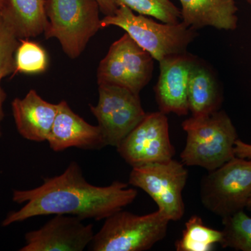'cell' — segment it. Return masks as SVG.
Here are the masks:
<instances>
[{
    "instance_id": "obj_1",
    "label": "cell",
    "mask_w": 251,
    "mask_h": 251,
    "mask_svg": "<svg viewBox=\"0 0 251 251\" xmlns=\"http://www.w3.org/2000/svg\"><path fill=\"white\" fill-rule=\"evenodd\" d=\"M137 196L136 189L122 181H115L107 186L90 184L80 166L73 161L62 174L46 178L38 187L14 190L13 201L24 205L10 212L1 226L7 227L35 216L57 214L100 221L129 205Z\"/></svg>"
},
{
    "instance_id": "obj_2",
    "label": "cell",
    "mask_w": 251,
    "mask_h": 251,
    "mask_svg": "<svg viewBox=\"0 0 251 251\" xmlns=\"http://www.w3.org/2000/svg\"><path fill=\"white\" fill-rule=\"evenodd\" d=\"M187 134L181 163L214 171L235 156L237 130L224 110L204 117H191L181 124Z\"/></svg>"
},
{
    "instance_id": "obj_3",
    "label": "cell",
    "mask_w": 251,
    "mask_h": 251,
    "mask_svg": "<svg viewBox=\"0 0 251 251\" xmlns=\"http://www.w3.org/2000/svg\"><path fill=\"white\" fill-rule=\"evenodd\" d=\"M100 25L102 28H121L158 62L187 52L188 46L198 35L196 30L181 21L176 24L157 23L148 16L135 14L125 5H119L112 16H105Z\"/></svg>"
},
{
    "instance_id": "obj_4",
    "label": "cell",
    "mask_w": 251,
    "mask_h": 251,
    "mask_svg": "<svg viewBox=\"0 0 251 251\" xmlns=\"http://www.w3.org/2000/svg\"><path fill=\"white\" fill-rule=\"evenodd\" d=\"M169 219L157 210L137 215L120 210L105 219L90 244L94 251H145L166 237Z\"/></svg>"
},
{
    "instance_id": "obj_5",
    "label": "cell",
    "mask_w": 251,
    "mask_h": 251,
    "mask_svg": "<svg viewBox=\"0 0 251 251\" xmlns=\"http://www.w3.org/2000/svg\"><path fill=\"white\" fill-rule=\"evenodd\" d=\"M100 11L97 0H46V39L55 38L68 57L77 58L102 29Z\"/></svg>"
},
{
    "instance_id": "obj_6",
    "label": "cell",
    "mask_w": 251,
    "mask_h": 251,
    "mask_svg": "<svg viewBox=\"0 0 251 251\" xmlns=\"http://www.w3.org/2000/svg\"><path fill=\"white\" fill-rule=\"evenodd\" d=\"M200 195L203 206L222 219L244 211L251 196V159L234 156L208 172Z\"/></svg>"
},
{
    "instance_id": "obj_7",
    "label": "cell",
    "mask_w": 251,
    "mask_h": 251,
    "mask_svg": "<svg viewBox=\"0 0 251 251\" xmlns=\"http://www.w3.org/2000/svg\"><path fill=\"white\" fill-rule=\"evenodd\" d=\"M188 173L181 162L169 161L133 167L128 184L139 188L152 198L158 210L171 221L182 219L185 204L182 193Z\"/></svg>"
},
{
    "instance_id": "obj_8",
    "label": "cell",
    "mask_w": 251,
    "mask_h": 251,
    "mask_svg": "<svg viewBox=\"0 0 251 251\" xmlns=\"http://www.w3.org/2000/svg\"><path fill=\"white\" fill-rule=\"evenodd\" d=\"M153 57L127 33L110 46L99 64V85L120 86L140 94L152 77Z\"/></svg>"
},
{
    "instance_id": "obj_9",
    "label": "cell",
    "mask_w": 251,
    "mask_h": 251,
    "mask_svg": "<svg viewBox=\"0 0 251 251\" xmlns=\"http://www.w3.org/2000/svg\"><path fill=\"white\" fill-rule=\"evenodd\" d=\"M107 146L117 148L146 115L140 94L110 85H99V101L90 105Z\"/></svg>"
},
{
    "instance_id": "obj_10",
    "label": "cell",
    "mask_w": 251,
    "mask_h": 251,
    "mask_svg": "<svg viewBox=\"0 0 251 251\" xmlns=\"http://www.w3.org/2000/svg\"><path fill=\"white\" fill-rule=\"evenodd\" d=\"M117 150L132 168L173 159L175 149L170 138L166 114L160 111L147 113Z\"/></svg>"
},
{
    "instance_id": "obj_11",
    "label": "cell",
    "mask_w": 251,
    "mask_h": 251,
    "mask_svg": "<svg viewBox=\"0 0 251 251\" xmlns=\"http://www.w3.org/2000/svg\"><path fill=\"white\" fill-rule=\"evenodd\" d=\"M74 216L57 214L40 229L25 234L21 251H82L94 237L93 226Z\"/></svg>"
},
{
    "instance_id": "obj_12",
    "label": "cell",
    "mask_w": 251,
    "mask_h": 251,
    "mask_svg": "<svg viewBox=\"0 0 251 251\" xmlns=\"http://www.w3.org/2000/svg\"><path fill=\"white\" fill-rule=\"evenodd\" d=\"M196 60L195 56L186 52L159 62L160 75L154 92L160 112L178 116L188 115V82Z\"/></svg>"
},
{
    "instance_id": "obj_13",
    "label": "cell",
    "mask_w": 251,
    "mask_h": 251,
    "mask_svg": "<svg viewBox=\"0 0 251 251\" xmlns=\"http://www.w3.org/2000/svg\"><path fill=\"white\" fill-rule=\"evenodd\" d=\"M57 104V115L47 140L53 151L71 148L100 150L107 146L99 126L87 123L73 111L65 100Z\"/></svg>"
},
{
    "instance_id": "obj_14",
    "label": "cell",
    "mask_w": 251,
    "mask_h": 251,
    "mask_svg": "<svg viewBox=\"0 0 251 251\" xmlns=\"http://www.w3.org/2000/svg\"><path fill=\"white\" fill-rule=\"evenodd\" d=\"M11 108L16 128L23 138L36 143L47 141L58 104L46 101L31 90L24 98L14 99Z\"/></svg>"
},
{
    "instance_id": "obj_15",
    "label": "cell",
    "mask_w": 251,
    "mask_h": 251,
    "mask_svg": "<svg viewBox=\"0 0 251 251\" xmlns=\"http://www.w3.org/2000/svg\"><path fill=\"white\" fill-rule=\"evenodd\" d=\"M181 21L195 30L213 27L220 30H235L238 8L234 0H179Z\"/></svg>"
},
{
    "instance_id": "obj_16",
    "label": "cell",
    "mask_w": 251,
    "mask_h": 251,
    "mask_svg": "<svg viewBox=\"0 0 251 251\" xmlns=\"http://www.w3.org/2000/svg\"><path fill=\"white\" fill-rule=\"evenodd\" d=\"M222 103V92L212 72L196 60L188 87V109L192 117L210 115L219 111Z\"/></svg>"
},
{
    "instance_id": "obj_17",
    "label": "cell",
    "mask_w": 251,
    "mask_h": 251,
    "mask_svg": "<svg viewBox=\"0 0 251 251\" xmlns=\"http://www.w3.org/2000/svg\"><path fill=\"white\" fill-rule=\"evenodd\" d=\"M0 14L11 23L20 39L41 35L49 26L46 0H7Z\"/></svg>"
},
{
    "instance_id": "obj_18",
    "label": "cell",
    "mask_w": 251,
    "mask_h": 251,
    "mask_svg": "<svg viewBox=\"0 0 251 251\" xmlns=\"http://www.w3.org/2000/svg\"><path fill=\"white\" fill-rule=\"evenodd\" d=\"M222 231L205 226L200 216H191L185 224L182 235L175 243L177 251H211L216 244H221Z\"/></svg>"
},
{
    "instance_id": "obj_19",
    "label": "cell",
    "mask_w": 251,
    "mask_h": 251,
    "mask_svg": "<svg viewBox=\"0 0 251 251\" xmlns=\"http://www.w3.org/2000/svg\"><path fill=\"white\" fill-rule=\"evenodd\" d=\"M222 224L221 247L235 251H251V217L244 210L223 218Z\"/></svg>"
},
{
    "instance_id": "obj_20",
    "label": "cell",
    "mask_w": 251,
    "mask_h": 251,
    "mask_svg": "<svg viewBox=\"0 0 251 251\" xmlns=\"http://www.w3.org/2000/svg\"><path fill=\"white\" fill-rule=\"evenodd\" d=\"M16 70L14 74L27 75L39 74L46 70L49 64L45 50L37 43L29 39H20V44L15 54Z\"/></svg>"
},
{
    "instance_id": "obj_21",
    "label": "cell",
    "mask_w": 251,
    "mask_h": 251,
    "mask_svg": "<svg viewBox=\"0 0 251 251\" xmlns=\"http://www.w3.org/2000/svg\"><path fill=\"white\" fill-rule=\"evenodd\" d=\"M133 12L155 18L161 23L176 24L181 22V10L171 0H117Z\"/></svg>"
},
{
    "instance_id": "obj_22",
    "label": "cell",
    "mask_w": 251,
    "mask_h": 251,
    "mask_svg": "<svg viewBox=\"0 0 251 251\" xmlns=\"http://www.w3.org/2000/svg\"><path fill=\"white\" fill-rule=\"evenodd\" d=\"M20 44L14 28L6 18L0 14V82L16 70L15 54Z\"/></svg>"
},
{
    "instance_id": "obj_23",
    "label": "cell",
    "mask_w": 251,
    "mask_h": 251,
    "mask_svg": "<svg viewBox=\"0 0 251 251\" xmlns=\"http://www.w3.org/2000/svg\"><path fill=\"white\" fill-rule=\"evenodd\" d=\"M234 155L239 158L251 159V144L237 139L234 145Z\"/></svg>"
},
{
    "instance_id": "obj_24",
    "label": "cell",
    "mask_w": 251,
    "mask_h": 251,
    "mask_svg": "<svg viewBox=\"0 0 251 251\" xmlns=\"http://www.w3.org/2000/svg\"><path fill=\"white\" fill-rule=\"evenodd\" d=\"M100 12L105 16H112L118 9L117 0H97Z\"/></svg>"
},
{
    "instance_id": "obj_25",
    "label": "cell",
    "mask_w": 251,
    "mask_h": 251,
    "mask_svg": "<svg viewBox=\"0 0 251 251\" xmlns=\"http://www.w3.org/2000/svg\"><path fill=\"white\" fill-rule=\"evenodd\" d=\"M6 98V92H5L4 90L1 88V82H0V138H1V135H2V133H1V122L3 121L4 117V109H3V105H4Z\"/></svg>"
},
{
    "instance_id": "obj_26",
    "label": "cell",
    "mask_w": 251,
    "mask_h": 251,
    "mask_svg": "<svg viewBox=\"0 0 251 251\" xmlns=\"http://www.w3.org/2000/svg\"><path fill=\"white\" fill-rule=\"evenodd\" d=\"M6 3H7V0H0V12L4 9Z\"/></svg>"
},
{
    "instance_id": "obj_27",
    "label": "cell",
    "mask_w": 251,
    "mask_h": 251,
    "mask_svg": "<svg viewBox=\"0 0 251 251\" xmlns=\"http://www.w3.org/2000/svg\"><path fill=\"white\" fill-rule=\"evenodd\" d=\"M246 209H247L248 211H251V196L250 199H249V202H248Z\"/></svg>"
},
{
    "instance_id": "obj_28",
    "label": "cell",
    "mask_w": 251,
    "mask_h": 251,
    "mask_svg": "<svg viewBox=\"0 0 251 251\" xmlns=\"http://www.w3.org/2000/svg\"><path fill=\"white\" fill-rule=\"evenodd\" d=\"M245 1H247V2L249 3V4H250L251 6V0H245Z\"/></svg>"
}]
</instances>
